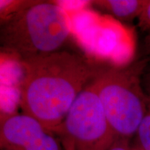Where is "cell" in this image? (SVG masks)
<instances>
[{
	"label": "cell",
	"mask_w": 150,
	"mask_h": 150,
	"mask_svg": "<svg viewBox=\"0 0 150 150\" xmlns=\"http://www.w3.org/2000/svg\"><path fill=\"white\" fill-rule=\"evenodd\" d=\"M94 79L77 97L57 131L67 150H108L119 139L108 122Z\"/></svg>",
	"instance_id": "obj_4"
},
{
	"label": "cell",
	"mask_w": 150,
	"mask_h": 150,
	"mask_svg": "<svg viewBox=\"0 0 150 150\" xmlns=\"http://www.w3.org/2000/svg\"><path fill=\"white\" fill-rule=\"evenodd\" d=\"M145 43H146V47H147L148 52H149V53L150 54V31H149V35H147V38H146Z\"/></svg>",
	"instance_id": "obj_12"
},
{
	"label": "cell",
	"mask_w": 150,
	"mask_h": 150,
	"mask_svg": "<svg viewBox=\"0 0 150 150\" xmlns=\"http://www.w3.org/2000/svg\"><path fill=\"white\" fill-rule=\"evenodd\" d=\"M145 65L142 61L103 70L94 79L105 114L118 138L129 140L137 134L147 113L149 99L142 86Z\"/></svg>",
	"instance_id": "obj_3"
},
{
	"label": "cell",
	"mask_w": 150,
	"mask_h": 150,
	"mask_svg": "<svg viewBox=\"0 0 150 150\" xmlns=\"http://www.w3.org/2000/svg\"><path fill=\"white\" fill-rule=\"evenodd\" d=\"M139 142L143 150H150V101L147 113L137 131Z\"/></svg>",
	"instance_id": "obj_8"
},
{
	"label": "cell",
	"mask_w": 150,
	"mask_h": 150,
	"mask_svg": "<svg viewBox=\"0 0 150 150\" xmlns=\"http://www.w3.org/2000/svg\"><path fill=\"white\" fill-rule=\"evenodd\" d=\"M0 145L2 150H62L52 131L25 113L1 115Z\"/></svg>",
	"instance_id": "obj_5"
},
{
	"label": "cell",
	"mask_w": 150,
	"mask_h": 150,
	"mask_svg": "<svg viewBox=\"0 0 150 150\" xmlns=\"http://www.w3.org/2000/svg\"><path fill=\"white\" fill-rule=\"evenodd\" d=\"M127 139L119 138L108 150H130Z\"/></svg>",
	"instance_id": "obj_10"
},
{
	"label": "cell",
	"mask_w": 150,
	"mask_h": 150,
	"mask_svg": "<svg viewBox=\"0 0 150 150\" xmlns=\"http://www.w3.org/2000/svg\"><path fill=\"white\" fill-rule=\"evenodd\" d=\"M138 24L143 30H150V0L146 1L143 10L138 17Z\"/></svg>",
	"instance_id": "obj_9"
},
{
	"label": "cell",
	"mask_w": 150,
	"mask_h": 150,
	"mask_svg": "<svg viewBox=\"0 0 150 150\" xmlns=\"http://www.w3.org/2000/svg\"><path fill=\"white\" fill-rule=\"evenodd\" d=\"M147 0H97L91 3L97 8L122 21L138 18Z\"/></svg>",
	"instance_id": "obj_6"
},
{
	"label": "cell",
	"mask_w": 150,
	"mask_h": 150,
	"mask_svg": "<svg viewBox=\"0 0 150 150\" xmlns=\"http://www.w3.org/2000/svg\"><path fill=\"white\" fill-rule=\"evenodd\" d=\"M20 89L23 113L57 132L76 98L101 71L78 54L57 51L22 61Z\"/></svg>",
	"instance_id": "obj_1"
},
{
	"label": "cell",
	"mask_w": 150,
	"mask_h": 150,
	"mask_svg": "<svg viewBox=\"0 0 150 150\" xmlns=\"http://www.w3.org/2000/svg\"><path fill=\"white\" fill-rule=\"evenodd\" d=\"M1 24V45L22 61L59 51L72 31L67 11L50 1H33Z\"/></svg>",
	"instance_id": "obj_2"
},
{
	"label": "cell",
	"mask_w": 150,
	"mask_h": 150,
	"mask_svg": "<svg viewBox=\"0 0 150 150\" xmlns=\"http://www.w3.org/2000/svg\"><path fill=\"white\" fill-rule=\"evenodd\" d=\"M142 86H143L144 90L149 99V101H150V70L143 74Z\"/></svg>",
	"instance_id": "obj_11"
},
{
	"label": "cell",
	"mask_w": 150,
	"mask_h": 150,
	"mask_svg": "<svg viewBox=\"0 0 150 150\" xmlns=\"http://www.w3.org/2000/svg\"><path fill=\"white\" fill-rule=\"evenodd\" d=\"M33 1H21V0H1L0 1V16L1 22L9 17L27 8Z\"/></svg>",
	"instance_id": "obj_7"
}]
</instances>
